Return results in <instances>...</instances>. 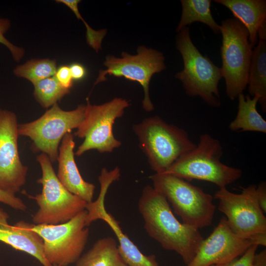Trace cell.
Here are the masks:
<instances>
[{"label":"cell","mask_w":266,"mask_h":266,"mask_svg":"<svg viewBox=\"0 0 266 266\" xmlns=\"http://www.w3.org/2000/svg\"><path fill=\"white\" fill-rule=\"evenodd\" d=\"M138 204L149 236L189 263L203 240L199 230L180 222L166 199L150 185L143 188Z\"/></svg>","instance_id":"6da1fadb"},{"label":"cell","mask_w":266,"mask_h":266,"mask_svg":"<svg viewBox=\"0 0 266 266\" xmlns=\"http://www.w3.org/2000/svg\"><path fill=\"white\" fill-rule=\"evenodd\" d=\"M133 130L155 173L165 172L196 146L184 129L167 123L158 116L145 118L134 125Z\"/></svg>","instance_id":"7a4b0ae2"},{"label":"cell","mask_w":266,"mask_h":266,"mask_svg":"<svg viewBox=\"0 0 266 266\" xmlns=\"http://www.w3.org/2000/svg\"><path fill=\"white\" fill-rule=\"evenodd\" d=\"M223 147L219 140L207 133L200 135L199 142L190 152L177 160L165 172L188 181L196 179L214 184L219 188L240 178V169L223 164Z\"/></svg>","instance_id":"3957f363"},{"label":"cell","mask_w":266,"mask_h":266,"mask_svg":"<svg viewBox=\"0 0 266 266\" xmlns=\"http://www.w3.org/2000/svg\"><path fill=\"white\" fill-rule=\"evenodd\" d=\"M176 46L182 56L184 67L175 77L182 82L186 94L200 97L210 106H220L218 83L223 77L221 68L195 46L188 27L178 33Z\"/></svg>","instance_id":"277c9868"},{"label":"cell","mask_w":266,"mask_h":266,"mask_svg":"<svg viewBox=\"0 0 266 266\" xmlns=\"http://www.w3.org/2000/svg\"><path fill=\"white\" fill-rule=\"evenodd\" d=\"M150 178L153 188L166 199L183 223L198 230L212 224L216 206L210 194L169 174L155 173Z\"/></svg>","instance_id":"5b68a950"},{"label":"cell","mask_w":266,"mask_h":266,"mask_svg":"<svg viewBox=\"0 0 266 266\" xmlns=\"http://www.w3.org/2000/svg\"><path fill=\"white\" fill-rule=\"evenodd\" d=\"M42 176L36 181L42 185L40 194L28 195L39 207L33 216V224L58 225L66 223L86 209L87 203L69 192L61 183L49 157L44 153L36 157Z\"/></svg>","instance_id":"8992f818"},{"label":"cell","mask_w":266,"mask_h":266,"mask_svg":"<svg viewBox=\"0 0 266 266\" xmlns=\"http://www.w3.org/2000/svg\"><path fill=\"white\" fill-rule=\"evenodd\" d=\"M220 29L222 35L221 69L227 95L234 100L247 86L253 48L249 41L247 29L237 19L231 18L222 21Z\"/></svg>","instance_id":"52a82bcc"},{"label":"cell","mask_w":266,"mask_h":266,"mask_svg":"<svg viewBox=\"0 0 266 266\" xmlns=\"http://www.w3.org/2000/svg\"><path fill=\"white\" fill-rule=\"evenodd\" d=\"M85 111V105L80 104L75 109L65 111L56 103L38 119L18 124L19 135L31 139V148L33 153H44L52 163L55 162L63 138L79 127L84 118Z\"/></svg>","instance_id":"ba28073f"},{"label":"cell","mask_w":266,"mask_h":266,"mask_svg":"<svg viewBox=\"0 0 266 266\" xmlns=\"http://www.w3.org/2000/svg\"><path fill=\"white\" fill-rule=\"evenodd\" d=\"M130 105L129 101L120 98L99 105H92L87 99L84 118L74 133L75 136L84 140L75 155L81 156L91 150L110 153L120 147L121 142L114 135L113 125Z\"/></svg>","instance_id":"9c48e42d"},{"label":"cell","mask_w":266,"mask_h":266,"mask_svg":"<svg viewBox=\"0 0 266 266\" xmlns=\"http://www.w3.org/2000/svg\"><path fill=\"white\" fill-rule=\"evenodd\" d=\"M87 214L85 209L58 225L34 224L32 229L42 238L45 257L52 266H68L81 257L89 235Z\"/></svg>","instance_id":"30bf717a"},{"label":"cell","mask_w":266,"mask_h":266,"mask_svg":"<svg viewBox=\"0 0 266 266\" xmlns=\"http://www.w3.org/2000/svg\"><path fill=\"white\" fill-rule=\"evenodd\" d=\"M137 52L135 55L123 52L121 58L107 56L104 62L106 68L100 70L94 86L105 81L107 74L137 82L144 90L143 108L150 112L154 109L149 95L150 81L154 74L166 69L165 57L162 52L144 46H139Z\"/></svg>","instance_id":"8fae6325"},{"label":"cell","mask_w":266,"mask_h":266,"mask_svg":"<svg viewBox=\"0 0 266 266\" xmlns=\"http://www.w3.org/2000/svg\"><path fill=\"white\" fill-rule=\"evenodd\" d=\"M255 185L242 187L240 194L219 188L214 198L219 201L218 209L226 216L228 225L238 236L249 239L258 233H266V218L256 195Z\"/></svg>","instance_id":"7c38bea8"},{"label":"cell","mask_w":266,"mask_h":266,"mask_svg":"<svg viewBox=\"0 0 266 266\" xmlns=\"http://www.w3.org/2000/svg\"><path fill=\"white\" fill-rule=\"evenodd\" d=\"M120 176V168L116 166L111 170L101 169L99 176L100 192L97 199L87 203L86 225L89 226L97 220L104 221L114 233L118 241L119 253L129 266H159L154 255H145L123 232L119 222L105 209L104 201L107 190L111 184Z\"/></svg>","instance_id":"4fadbf2b"},{"label":"cell","mask_w":266,"mask_h":266,"mask_svg":"<svg viewBox=\"0 0 266 266\" xmlns=\"http://www.w3.org/2000/svg\"><path fill=\"white\" fill-rule=\"evenodd\" d=\"M18 125L15 113L0 108V188L15 195L25 185L28 170L19 156Z\"/></svg>","instance_id":"5bb4252c"},{"label":"cell","mask_w":266,"mask_h":266,"mask_svg":"<svg viewBox=\"0 0 266 266\" xmlns=\"http://www.w3.org/2000/svg\"><path fill=\"white\" fill-rule=\"evenodd\" d=\"M249 239L240 237L223 217L212 233L202 241L192 260L186 266H211L227 263L241 256L252 245Z\"/></svg>","instance_id":"9a60e30c"},{"label":"cell","mask_w":266,"mask_h":266,"mask_svg":"<svg viewBox=\"0 0 266 266\" xmlns=\"http://www.w3.org/2000/svg\"><path fill=\"white\" fill-rule=\"evenodd\" d=\"M75 144L71 133L63 138L59 149L57 176L69 192L90 203L93 201L95 186L84 180L79 172L74 159Z\"/></svg>","instance_id":"2e32d148"},{"label":"cell","mask_w":266,"mask_h":266,"mask_svg":"<svg viewBox=\"0 0 266 266\" xmlns=\"http://www.w3.org/2000/svg\"><path fill=\"white\" fill-rule=\"evenodd\" d=\"M8 218L0 208V241L34 257L43 266H52L45 257L42 238L32 229L34 224L20 221L11 225Z\"/></svg>","instance_id":"e0dca14e"},{"label":"cell","mask_w":266,"mask_h":266,"mask_svg":"<svg viewBox=\"0 0 266 266\" xmlns=\"http://www.w3.org/2000/svg\"><path fill=\"white\" fill-rule=\"evenodd\" d=\"M217 3L227 7L235 18L247 29L249 41L254 48L258 42V32L266 23V0H214Z\"/></svg>","instance_id":"ac0fdd59"},{"label":"cell","mask_w":266,"mask_h":266,"mask_svg":"<svg viewBox=\"0 0 266 266\" xmlns=\"http://www.w3.org/2000/svg\"><path fill=\"white\" fill-rule=\"evenodd\" d=\"M253 50L247 85L251 97L258 96L263 111H266V39L259 38Z\"/></svg>","instance_id":"d6986e66"},{"label":"cell","mask_w":266,"mask_h":266,"mask_svg":"<svg viewBox=\"0 0 266 266\" xmlns=\"http://www.w3.org/2000/svg\"><path fill=\"white\" fill-rule=\"evenodd\" d=\"M75 266H129L121 256L118 244L112 237L98 240L81 255Z\"/></svg>","instance_id":"ffe728a7"},{"label":"cell","mask_w":266,"mask_h":266,"mask_svg":"<svg viewBox=\"0 0 266 266\" xmlns=\"http://www.w3.org/2000/svg\"><path fill=\"white\" fill-rule=\"evenodd\" d=\"M238 111L235 118L229 125L233 132H255L266 133V121L257 109L259 97L245 96L243 93L238 97Z\"/></svg>","instance_id":"44dd1931"},{"label":"cell","mask_w":266,"mask_h":266,"mask_svg":"<svg viewBox=\"0 0 266 266\" xmlns=\"http://www.w3.org/2000/svg\"><path fill=\"white\" fill-rule=\"evenodd\" d=\"M182 14L176 31L199 22L208 26L215 34L220 33V25L214 20L210 10V0H181Z\"/></svg>","instance_id":"7402d4cb"},{"label":"cell","mask_w":266,"mask_h":266,"mask_svg":"<svg viewBox=\"0 0 266 266\" xmlns=\"http://www.w3.org/2000/svg\"><path fill=\"white\" fill-rule=\"evenodd\" d=\"M57 69L55 60L32 59L17 66L13 73L18 77L24 78L34 84L54 76Z\"/></svg>","instance_id":"603a6c76"},{"label":"cell","mask_w":266,"mask_h":266,"mask_svg":"<svg viewBox=\"0 0 266 266\" xmlns=\"http://www.w3.org/2000/svg\"><path fill=\"white\" fill-rule=\"evenodd\" d=\"M33 96L37 102L43 107L48 108L57 103L70 90L64 88L54 76L33 84Z\"/></svg>","instance_id":"cb8c5ba5"},{"label":"cell","mask_w":266,"mask_h":266,"mask_svg":"<svg viewBox=\"0 0 266 266\" xmlns=\"http://www.w3.org/2000/svg\"><path fill=\"white\" fill-rule=\"evenodd\" d=\"M58 3H63L70 8L76 17L81 20L86 28L87 43L94 49L97 53L101 49V43L106 34V30L102 29L96 31L92 29L83 18L78 9V3L81 1L79 0H57Z\"/></svg>","instance_id":"d4e9b609"},{"label":"cell","mask_w":266,"mask_h":266,"mask_svg":"<svg viewBox=\"0 0 266 266\" xmlns=\"http://www.w3.org/2000/svg\"><path fill=\"white\" fill-rule=\"evenodd\" d=\"M10 26L11 22L9 19L0 18V43L3 44L9 50L16 62H19L24 57L25 50L12 44L5 36V33L9 29Z\"/></svg>","instance_id":"484cf974"},{"label":"cell","mask_w":266,"mask_h":266,"mask_svg":"<svg viewBox=\"0 0 266 266\" xmlns=\"http://www.w3.org/2000/svg\"><path fill=\"white\" fill-rule=\"evenodd\" d=\"M258 247L257 245L252 244L240 257H237L226 263L211 266H254V256Z\"/></svg>","instance_id":"4316f807"},{"label":"cell","mask_w":266,"mask_h":266,"mask_svg":"<svg viewBox=\"0 0 266 266\" xmlns=\"http://www.w3.org/2000/svg\"><path fill=\"white\" fill-rule=\"evenodd\" d=\"M0 202L8 205L12 208L25 211L27 207L23 200L15 194L5 192L0 188Z\"/></svg>","instance_id":"83f0119b"},{"label":"cell","mask_w":266,"mask_h":266,"mask_svg":"<svg viewBox=\"0 0 266 266\" xmlns=\"http://www.w3.org/2000/svg\"><path fill=\"white\" fill-rule=\"evenodd\" d=\"M54 76L61 86L70 90L73 85V79L68 66L63 65L57 68Z\"/></svg>","instance_id":"f1b7e54d"},{"label":"cell","mask_w":266,"mask_h":266,"mask_svg":"<svg viewBox=\"0 0 266 266\" xmlns=\"http://www.w3.org/2000/svg\"><path fill=\"white\" fill-rule=\"evenodd\" d=\"M256 195L259 205L264 213L266 212V184L262 182L256 188Z\"/></svg>","instance_id":"f546056e"},{"label":"cell","mask_w":266,"mask_h":266,"mask_svg":"<svg viewBox=\"0 0 266 266\" xmlns=\"http://www.w3.org/2000/svg\"><path fill=\"white\" fill-rule=\"evenodd\" d=\"M70 73L73 80H79L86 75V69L83 66L79 63H73L69 66Z\"/></svg>","instance_id":"4dcf8cb0"},{"label":"cell","mask_w":266,"mask_h":266,"mask_svg":"<svg viewBox=\"0 0 266 266\" xmlns=\"http://www.w3.org/2000/svg\"><path fill=\"white\" fill-rule=\"evenodd\" d=\"M249 239L252 244L266 246V233H258L251 236Z\"/></svg>","instance_id":"1f68e13d"},{"label":"cell","mask_w":266,"mask_h":266,"mask_svg":"<svg viewBox=\"0 0 266 266\" xmlns=\"http://www.w3.org/2000/svg\"><path fill=\"white\" fill-rule=\"evenodd\" d=\"M254 266H266V250L256 253L253 262Z\"/></svg>","instance_id":"d6a6232c"},{"label":"cell","mask_w":266,"mask_h":266,"mask_svg":"<svg viewBox=\"0 0 266 266\" xmlns=\"http://www.w3.org/2000/svg\"></svg>","instance_id":"836d02e7"}]
</instances>
